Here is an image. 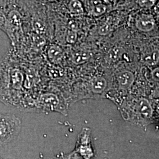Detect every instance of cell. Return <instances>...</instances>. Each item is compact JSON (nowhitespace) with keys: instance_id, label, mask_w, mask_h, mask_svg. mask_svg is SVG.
<instances>
[{"instance_id":"1","label":"cell","mask_w":159,"mask_h":159,"mask_svg":"<svg viewBox=\"0 0 159 159\" xmlns=\"http://www.w3.org/2000/svg\"><path fill=\"white\" fill-rule=\"evenodd\" d=\"M121 113L125 119L139 125L150 123L153 116L154 110L151 103L146 98L136 100L130 107H121Z\"/></svg>"},{"instance_id":"2","label":"cell","mask_w":159,"mask_h":159,"mask_svg":"<svg viewBox=\"0 0 159 159\" xmlns=\"http://www.w3.org/2000/svg\"><path fill=\"white\" fill-rule=\"evenodd\" d=\"M21 121L14 114L0 113V144L15 140L21 130Z\"/></svg>"},{"instance_id":"3","label":"cell","mask_w":159,"mask_h":159,"mask_svg":"<svg viewBox=\"0 0 159 159\" xmlns=\"http://www.w3.org/2000/svg\"><path fill=\"white\" fill-rule=\"evenodd\" d=\"M73 152L79 159H94L96 153L93 144L91 129L84 127L80 131Z\"/></svg>"},{"instance_id":"4","label":"cell","mask_w":159,"mask_h":159,"mask_svg":"<svg viewBox=\"0 0 159 159\" xmlns=\"http://www.w3.org/2000/svg\"><path fill=\"white\" fill-rule=\"evenodd\" d=\"M37 107L44 111H57L67 115L66 105L61 102L59 98L53 94H44L40 97Z\"/></svg>"},{"instance_id":"5","label":"cell","mask_w":159,"mask_h":159,"mask_svg":"<svg viewBox=\"0 0 159 159\" xmlns=\"http://www.w3.org/2000/svg\"><path fill=\"white\" fill-rule=\"evenodd\" d=\"M155 20L151 14H142L139 15L136 20V27L142 32H149L154 29Z\"/></svg>"},{"instance_id":"6","label":"cell","mask_w":159,"mask_h":159,"mask_svg":"<svg viewBox=\"0 0 159 159\" xmlns=\"http://www.w3.org/2000/svg\"><path fill=\"white\" fill-rule=\"evenodd\" d=\"M117 80L121 90H127L133 85L135 81V76L130 71L125 70L117 74Z\"/></svg>"},{"instance_id":"7","label":"cell","mask_w":159,"mask_h":159,"mask_svg":"<svg viewBox=\"0 0 159 159\" xmlns=\"http://www.w3.org/2000/svg\"><path fill=\"white\" fill-rule=\"evenodd\" d=\"M107 81L102 77H96L90 81V89L94 94H102L106 90Z\"/></svg>"},{"instance_id":"8","label":"cell","mask_w":159,"mask_h":159,"mask_svg":"<svg viewBox=\"0 0 159 159\" xmlns=\"http://www.w3.org/2000/svg\"><path fill=\"white\" fill-rule=\"evenodd\" d=\"M89 12L94 16H100L107 11V6L101 1H87Z\"/></svg>"},{"instance_id":"9","label":"cell","mask_w":159,"mask_h":159,"mask_svg":"<svg viewBox=\"0 0 159 159\" xmlns=\"http://www.w3.org/2000/svg\"><path fill=\"white\" fill-rule=\"evenodd\" d=\"M142 61L148 66H154L156 65L159 61V50H153L143 54L142 57Z\"/></svg>"},{"instance_id":"10","label":"cell","mask_w":159,"mask_h":159,"mask_svg":"<svg viewBox=\"0 0 159 159\" xmlns=\"http://www.w3.org/2000/svg\"><path fill=\"white\" fill-rule=\"evenodd\" d=\"M68 7L70 11L75 15L82 14L84 12L83 5L80 1H70Z\"/></svg>"},{"instance_id":"11","label":"cell","mask_w":159,"mask_h":159,"mask_svg":"<svg viewBox=\"0 0 159 159\" xmlns=\"http://www.w3.org/2000/svg\"><path fill=\"white\" fill-rule=\"evenodd\" d=\"M39 159H79L75 154L72 152L70 153H60L56 156L52 157H47V158H40Z\"/></svg>"},{"instance_id":"12","label":"cell","mask_w":159,"mask_h":159,"mask_svg":"<svg viewBox=\"0 0 159 159\" xmlns=\"http://www.w3.org/2000/svg\"><path fill=\"white\" fill-rule=\"evenodd\" d=\"M140 4V6L144 8H150L151 7L153 6L155 3L156 1H137Z\"/></svg>"},{"instance_id":"13","label":"cell","mask_w":159,"mask_h":159,"mask_svg":"<svg viewBox=\"0 0 159 159\" xmlns=\"http://www.w3.org/2000/svg\"><path fill=\"white\" fill-rule=\"evenodd\" d=\"M152 77L156 81H159V67L154 68L152 71Z\"/></svg>"},{"instance_id":"14","label":"cell","mask_w":159,"mask_h":159,"mask_svg":"<svg viewBox=\"0 0 159 159\" xmlns=\"http://www.w3.org/2000/svg\"><path fill=\"white\" fill-rule=\"evenodd\" d=\"M155 11L156 13L159 16V3H158L157 5L155 7Z\"/></svg>"},{"instance_id":"15","label":"cell","mask_w":159,"mask_h":159,"mask_svg":"<svg viewBox=\"0 0 159 159\" xmlns=\"http://www.w3.org/2000/svg\"><path fill=\"white\" fill-rule=\"evenodd\" d=\"M0 159H2V157H0Z\"/></svg>"}]
</instances>
